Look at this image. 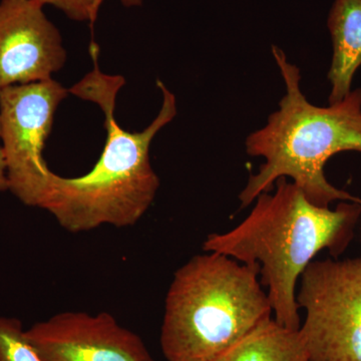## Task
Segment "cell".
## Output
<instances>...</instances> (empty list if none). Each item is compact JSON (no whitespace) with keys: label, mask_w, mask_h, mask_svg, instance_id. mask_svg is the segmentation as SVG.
I'll return each mask as SVG.
<instances>
[{"label":"cell","mask_w":361,"mask_h":361,"mask_svg":"<svg viewBox=\"0 0 361 361\" xmlns=\"http://www.w3.org/2000/svg\"><path fill=\"white\" fill-rule=\"evenodd\" d=\"M272 54L286 94L264 127L247 137V154L265 161L240 193L242 208L270 192L280 178L291 179L317 206L329 207L336 201L361 204L360 197L332 186L324 174L332 156L361 152V89L351 90L338 103L316 106L301 92L299 68L276 45Z\"/></svg>","instance_id":"cell-3"},{"label":"cell","mask_w":361,"mask_h":361,"mask_svg":"<svg viewBox=\"0 0 361 361\" xmlns=\"http://www.w3.org/2000/svg\"><path fill=\"white\" fill-rule=\"evenodd\" d=\"M299 281L310 361H361V256L312 261Z\"/></svg>","instance_id":"cell-5"},{"label":"cell","mask_w":361,"mask_h":361,"mask_svg":"<svg viewBox=\"0 0 361 361\" xmlns=\"http://www.w3.org/2000/svg\"><path fill=\"white\" fill-rule=\"evenodd\" d=\"M90 51L92 70L68 90L101 108L106 145L87 174L77 178L54 174L39 207L71 233L90 231L104 225L130 227L141 220L160 188V179L149 160V147L156 135L177 115L175 94L157 80L163 104L155 120L142 132L123 130L116 122L115 111L116 96L125 78L101 71L96 42H92Z\"/></svg>","instance_id":"cell-1"},{"label":"cell","mask_w":361,"mask_h":361,"mask_svg":"<svg viewBox=\"0 0 361 361\" xmlns=\"http://www.w3.org/2000/svg\"><path fill=\"white\" fill-rule=\"evenodd\" d=\"M211 361H310L300 330L268 320Z\"/></svg>","instance_id":"cell-10"},{"label":"cell","mask_w":361,"mask_h":361,"mask_svg":"<svg viewBox=\"0 0 361 361\" xmlns=\"http://www.w3.org/2000/svg\"><path fill=\"white\" fill-rule=\"evenodd\" d=\"M68 92L52 78L0 90V141L9 191L25 205L39 208L51 187L54 173L42 152Z\"/></svg>","instance_id":"cell-6"},{"label":"cell","mask_w":361,"mask_h":361,"mask_svg":"<svg viewBox=\"0 0 361 361\" xmlns=\"http://www.w3.org/2000/svg\"><path fill=\"white\" fill-rule=\"evenodd\" d=\"M42 6L61 9L71 20L85 21L94 25L104 0H37ZM126 7L141 6L144 0H121Z\"/></svg>","instance_id":"cell-12"},{"label":"cell","mask_w":361,"mask_h":361,"mask_svg":"<svg viewBox=\"0 0 361 361\" xmlns=\"http://www.w3.org/2000/svg\"><path fill=\"white\" fill-rule=\"evenodd\" d=\"M42 361H156L141 337L106 312H61L25 329Z\"/></svg>","instance_id":"cell-7"},{"label":"cell","mask_w":361,"mask_h":361,"mask_svg":"<svg viewBox=\"0 0 361 361\" xmlns=\"http://www.w3.org/2000/svg\"><path fill=\"white\" fill-rule=\"evenodd\" d=\"M334 56L329 71V104L350 94L356 71L361 66V0H336L329 16Z\"/></svg>","instance_id":"cell-9"},{"label":"cell","mask_w":361,"mask_h":361,"mask_svg":"<svg viewBox=\"0 0 361 361\" xmlns=\"http://www.w3.org/2000/svg\"><path fill=\"white\" fill-rule=\"evenodd\" d=\"M66 61L61 33L40 2L0 1V90L49 80Z\"/></svg>","instance_id":"cell-8"},{"label":"cell","mask_w":361,"mask_h":361,"mask_svg":"<svg viewBox=\"0 0 361 361\" xmlns=\"http://www.w3.org/2000/svg\"><path fill=\"white\" fill-rule=\"evenodd\" d=\"M258 265L206 252L176 271L161 348L168 361H211L272 319Z\"/></svg>","instance_id":"cell-4"},{"label":"cell","mask_w":361,"mask_h":361,"mask_svg":"<svg viewBox=\"0 0 361 361\" xmlns=\"http://www.w3.org/2000/svg\"><path fill=\"white\" fill-rule=\"evenodd\" d=\"M245 219L230 231L208 235L203 250L244 264L258 265L267 287L273 318L282 326L300 329L297 283L319 252L339 255L353 237L361 204L341 202L334 210L315 205L286 178L274 193H263Z\"/></svg>","instance_id":"cell-2"},{"label":"cell","mask_w":361,"mask_h":361,"mask_svg":"<svg viewBox=\"0 0 361 361\" xmlns=\"http://www.w3.org/2000/svg\"><path fill=\"white\" fill-rule=\"evenodd\" d=\"M9 190L8 180H7L6 164L4 159V151L0 147V192Z\"/></svg>","instance_id":"cell-13"},{"label":"cell","mask_w":361,"mask_h":361,"mask_svg":"<svg viewBox=\"0 0 361 361\" xmlns=\"http://www.w3.org/2000/svg\"><path fill=\"white\" fill-rule=\"evenodd\" d=\"M0 361H42L16 318L0 316Z\"/></svg>","instance_id":"cell-11"}]
</instances>
